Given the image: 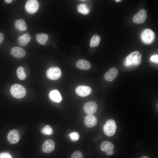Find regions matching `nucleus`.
<instances>
[{"mask_svg":"<svg viewBox=\"0 0 158 158\" xmlns=\"http://www.w3.org/2000/svg\"><path fill=\"white\" fill-rule=\"evenodd\" d=\"M10 92L14 97L17 99H21L25 96L26 90L25 88L22 85L15 84L11 87Z\"/></svg>","mask_w":158,"mask_h":158,"instance_id":"f257e3e1","label":"nucleus"},{"mask_svg":"<svg viewBox=\"0 0 158 158\" xmlns=\"http://www.w3.org/2000/svg\"><path fill=\"white\" fill-rule=\"evenodd\" d=\"M116 128L117 126L115 121L112 119H109L104 126L103 130L104 134L110 137L114 135Z\"/></svg>","mask_w":158,"mask_h":158,"instance_id":"f03ea898","label":"nucleus"},{"mask_svg":"<svg viewBox=\"0 0 158 158\" xmlns=\"http://www.w3.org/2000/svg\"><path fill=\"white\" fill-rule=\"evenodd\" d=\"M141 37L142 41L144 43L150 44L154 40L155 34L154 32L151 29H146L142 32Z\"/></svg>","mask_w":158,"mask_h":158,"instance_id":"7ed1b4c3","label":"nucleus"},{"mask_svg":"<svg viewBox=\"0 0 158 158\" xmlns=\"http://www.w3.org/2000/svg\"><path fill=\"white\" fill-rule=\"evenodd\" d=\"M47 77L51 80H56L61 76V72L59 68L56 67H52L49 68L47 71Z\"/></svg>","mask_w":158,"mask_h":158,"instance_id":"20e7f679","label":"nucleus"},{"mask_svg":"<svg viewBox=\"0 0 158 158\" xmlns=\"http://www.w3.org/2000/svg\"><path fill=\"white\" fill-rule=\"evenodd\" d=\"M83 108L85 112L88 115H93L97 110V105L95 102L90 101L84 104Z\"/></svg>","mask_w":158,"mask_h":158,"instance_id":"39448f33","label":"nucleus"},{"mask_svg":"<svg viewBox=\"0 0 158 158\" xmlns=\"http://www.w3.org/2000/svg\"><path fill=\"white\" fill-rule=\"evenodd\" d=\"M39 7V4L36 0H29L26 2L25 8L27 12L30 13L36 12Z\"/></svg>","mask_w":158,"mask_h":158,"instance_id":"423d86ee","label":"nucleus"},{"mask_svg":"<svg viewBox=\"0 0 158 158\" xmlns=\"http://www.w3.org/2000/svg\"><path fill=\"white\" fill-rule=\"evenodd\" d=\"M75 91L76 94L81 97L86 96L91 94L92 92L90 87L83 85H79L77 87Z\"/></svg>","mask_w":158,"mask_h":158,"instance_id":"0eeeda50","label":"nucleus"},{"mask_svg":"<svg viewBox=\"0 0 158 158\" xmlns=\"http://www.w3.org/2000/svg\"><path fill=\"white\" fill-rule=\"evenodd\" d=\"M147 17L146 11L144 9H141L133 16V20L135 23H142L145 21Z\"/></svg>","mask_w":158,"mask_h":158,"instance_id":"6e6552de","label":"nucleus"},{"mask_svg":"<svg viewBox=\"0 0 158 158\" xmlns=\"http://www.w3.org/2000/svg\"><path fill=\"white\" fill-rule=\"evenodd\" d=\"M114 146L113 144L111 142L108 141L103 142L100 145V149L103 152H106L108 156L114 153L113 150Z\"/></svg>","mask_w":158,"mask_h":158,"instance_id":"1a4fd4ad","label":"nucleus"},{"mask_svg":"<svg viewBox=\"0 0 158 158\" xmlns=\"http://www.w3.org/2000/svg\"><path fill=\"white\" fill-rule=\"evenodd\" d=\"M118 73V69L115 67L111 68L104 75L105 79L108 81H113L116 77Z\"/></svg>","mask_w":158,"mask_h":158,"instance_id":"9d476101","label":"nucleus"},{"mask_svg":"<svg viewBox=\"0 0 158 158\" xmlns=\"http://www.w3.org/2000/svg\"><path fill=\"white\" fill-rule=\"evenodd\" d=\"M55 147V144L54 141L51 139H48L44 142L42 150L44 153H50L54 150Z\"/></svg>","mask_w":158,"mask_h":158,"instance_id":"9b49d317","label":"nucleus"},{"mask_svg":"<svg viewBox=\"0 0 158 158\" xmlns=\"http://www.w3.org/2000/svg\"><path fill=\"white\" fill-rule=\"evenodd\" d=\"M11 55L17 58H21L24 57L26 52L24 49L22 48L15 47H13L11 51Z\"/></svg>","mask_w":158,"mask_h":158,"instance_id":"f8f14e48","label":"nucleus"},{"mask_svg":"<svg viewBox=\"0 0 158 158\" xmlns=\"http://www.w3.org/2000/svg\"><path fill=\"white\" fill-rule=\"evenodd\" d=\"M20 139L19 134L16 130H13L8 133L7 139L9 142L11 144H15L19 141Z\"/></svg>","mask_w":158,"mask_h":158,"instance_id":"ddd939ff","label":"nucleus"},{"mask_svg":"<svg viewBox=\"0 0 158 158\" xmlns=\"http://www.w3.org/2000/svg\"><path fill=\"white\" fill-rule=\"evenodd\" d=\"M97 122L96 117L93 115H89L86 116L84 119V123L86 126L92 128L95 126Z\"/></svg>","mask_w":158,"mask_h":158,"instance_id":"4468645a","label":"nucleus"},{"mask_svg":"<svg viewBox=\"0 0 158 158\" xmlns=\"http://www.w3.org/2000/svg\"><path fill=\"white\" fill-rule=\"evenodd\" d=\"M77 67L81 70H88L91 67L90 63L85 59H80L77 61L76 63Z\"/></svg>","mask_w":158,"mask_h":158,"instance_id":"2eb2a0df","label":"nucleus"},{"mask_svg":"<svg viewBox=\"0 0 158 158\" xmlns=\"http://www.w3.org/2000/svg\"><path fill=\"white\" fill-rule=\"evenodd\" d=\"M31 39L30 35L28 33H25L18 37V42L20 46H25L28 44Z\"/></svg>","mask_w":158,"mask_h":158,"instance_id":"dca6fc26","label":"nucleus"},{"mask_svg":"<svg viewBox=\"0 0 158 158\" xmlns=\"http://www.w3.org/2000/svg\"><path fill=\"white\" fill-rule=\"evenodd\" d=\"M49 96L51 99L53 101L59 102L62 100V98L59 92L57 90H53L49 93Z\"/></svg>","mask_w":158,"mask_h":158,"instance_id":"f3484780","label":"nucleus"},{"mask_svg":"<svg viewBox=\"0 0 158 158\" xmlns=\"http://www.w3.org/2000/svg\"><path fill=\"white\" fill-rule=\"evenodd\" d=\"M14 26L16 29L21 31L25 30L27 28L25 20L22 18L16 20L15 22Z\"/></svg>","mask_w":158,"mask_h":158,"instance_id":"a211bd4d","label":"nucleus"},{"mask_svg":"<svg viewBox=\"0 0 158 158\" xmlns=\"http://www.w3.org/2000/svg\"><path fill=\"white\" fill-rule=\"evenodd\" d=\"M48 35L44 33L37 34L36 35V40L39 44L44 45L48 40Z\"/></svg>","mask_w":158,"mask_h":158,"instance_id":"6ab92c4d","label":"nucleus"},{"mask_svg":"<svg viewBox=\"0 0 158 158\" xmlns=\"http://www.w3.org/2000/svg\"><path fill=\"white\" fill-rule=\"evenodd\" d=\"M100 40V37L97 35H94L90 40V46L93 47L97 46L99 43Z\"/></svg>","mask_w":158,"mask_h":158,"instance_id":"aec40b11","label":"nucleus"},{"mask_svg":"<svg viewBox=\"0 0 158 158\" xmlns=\"http://www.w3.org/2000/svg\"><path fill=\"white\" fill-rule=\"evenodd\" d=\"M77 9L80 13L84 15L87 14L90 12L88 7L85 4L79 5L77 6Z\"/></svg>","mask_w":158,"mask_h":158,"instance_id":"412c9836","label":"nucleus"},{"mask_svg":"<svg viewBox=\"0 0 158 158\" xmlns=\"http://www.w3.org/2000/svg\"><path fill=\"white\" fill-rule=\"evenodd\" d=\"M18 78L21 80H24L26 77V74L24 71V69L22 67H19L16 71Z\"/></svg>","mask_w":158,"mask_h":158,"instance_id":"4be33fe9","label":"nucleus"},{"mask_svg":"<svg viewBox=\"0 0 158 158\" xmlns=\"http://www.w3.org/2000/svg\"><path fill=\"white\" fill-rule=\"evenodd\" d=\"M41 132L44 135H51L53 134L51 127L49 125L45 126L42 130Z\"/></svg>","mask_w":158,"mask_h":158,"instance_id":"5701e85b","label":"nucleus"},{"mask_svg":"<svg viewBox=\"0 0 158 158\" xmlns=\"http://www.w3.org/2000/svg\"><path fill=\"white\" fill-rule=\"evenodd\" d=\"M69 137L73 141L78 140L79 138V134L77 132H72L69 134Z\"/></svg>","mask_w":158,"mask_h":158,"instance_id":"b1692460","label":"nucleus"},{"mask_svg":"<svg viewBox=\"0 0 158 158\" xmlns=\"http://www.w3.org/2000/svg\"><path fill=\"white\" fill-rule=\"evenodd\" d=\"M71 158H84L83 154L80 151H77L74 152L71 155Z\"/></svg>","mask_w":158,"mask_h":158,"instance_id":"393cba45","label":"nucleus"},{"mask_svg":"<svg viewBox=\"0 0 158 158\" xmlns=\"http://www.w3.org/2000/svg\"><path fill=\"white\" fill-rule=\"evenodd\" d=\"M0 158H12V157L9 153L3 152L0 154Z\"/></svg>","mask_w":158,"mask_h":158,"instance_id":"a878e982","label":"nucleus"},{"mask_svg":"<svg viewBox=\"0 0 158 158\" xmlns=\"http://www.w3.org/2000/svg\"><path fill=\"white\" fill-rule=\"evenodd\" d=\"M150 60L152 61L158 63V56L157 55H154L152 56L150 58Z\"/></svg>","mask_w":158,"mask_h":158,"instance_id":"bb28decb","label":"nucleus"},{"mask_svg":"<svg viewBox=\"0 0 158 158\" xmlns=\"http://www.w3.org/2000/svg\"><path fill=\"white\" fill-rule=\"evenodd\" d=\"M4 36L3 34L0 32V44L3 42L4 40Z\"/></svg>","mask_w":158,"mask_h":158,"instance_id":"cd10ccee","label":"nucleus"},{"mask_svg":"<svg viewBox=\"0 0 158 158\" xmlns=\"http://www.w3.org/2000/svg\"><path fill=\"white\" fill-rule=\"evenodd\" d=\"M4 1L6 3L9 4L11 3L12 1L11 0H5Z\"/></svg>","mask_w":158,"mask_h":158,"instance_id":"c85d7f7f","label":"nucleus"},{"mask_svg":"<svg viewBox=\"0 0 158 158\" xmlns=\"http://www.w3.org/2000/svg\"><path fill=\"white\" fill-rule=\"evenodd\" d=\"M140 158H150L148 157H146V156H143V157H142Z\"/></svg>","mask_w":158,"mask_h":158,"instance_id":"c756f323","label":"nucleus"},{"mask_svg":"<svg viewBox=\"0 0 158 158\" xmlns=\"http://www.w3.org/2000/svg\"><path fill=\"white\" fill-rule=\"evenodd\" d=\"M115 1L117 2H118L121 1L120 0H115Z\"/></svg>","mask_w":158,"mask_h":158,"instance_id":"7c9ffc66","label":"nucleus"}]
</instances>
